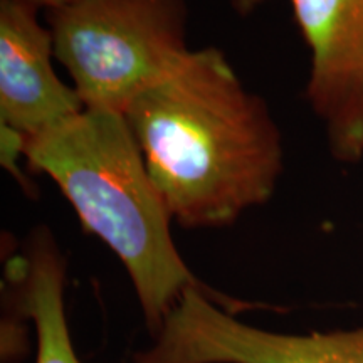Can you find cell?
I'll list each match as a JSON object with an SVG mask.
<instances>
[{
    "mask_svg": "<svg viewBox=\"0 0 363 363\" xmlns=\"http://www.w3.org/2000/svg\"><path fill=\"white\" fill-rule=\"evenodd\" d=\"M172 219L185 229L233 225L274 195L281 131L220 49H195L123 113Z\"/></svg>",
    "mask_w": 363,
    "mask_h": 363,
    "instance_id": "6da1fadb",
    "label": "cell"
},
{
    "mask_svg": "<svg viewBox=\"0 0 363 363\" xmlns=\"http://www.w3.org/2000/svg\"><path fill=\"white\" fill-rule=\"evenodd\" d=\"M27 170L57 185L86 233L123 262L152 337L189 288L212 289L182 259L172 216L145 165L123 113L84 108L27 136Z\"/></svg>",
    "mask_w": 363,
    "mask_h": 363,
    "instance_id": "7a4b0ae2",
    "label": "cell"
},
{
    "mask_svg": "<svg viewBox=\"0 0 363 363\" xmlns=\"http://www.w3.org/2000/svg\"><path fill=\"white\" fill-rule=\"evenodd\" d=\"M45 21L86 108L125 113L192 52L185 0H83Z\"/></svg>",
    "mask_w": 363,
    "mask_h": 363,
    "instance_id": "3957f363",
    "label": "cell"
},
{
    "mask_svg": "<svg viewBox=\"0 0 363 363\" xmlns=\"http://www.w3.org/2000/svg\"><path fill=\"white\" fill-rule=\"evenodd\" d=\"M242 308L214 289H185L155 342L131 363H363V326L276 333L239 321L234 313Z\"/></svg>",
    "mask_w": 363,
    "mask_h": 363,
    "instance_id": "277c9868",
    "label": "cell"
},
{
    "mask_svg": "<svg viewBox=\"0 0 363 363\" xmlns=\"http://www.w3.org/2000/svg\"><path fill=\"white\" fill-rule=\"evenodd\" d=\"M310 49L305 98L325 128L331 157L363 158V0H289Z\"/></svg>",
    "mask_w": 363,
    "mask_h": 363,
    "instance_id": "5b68a950",
    "label": "cell"
},
{
    "mask_svg": "<svg viewBox=\"0 0 363 363\" xmlns=\"http://www.w3.org/2000/svg\"><path fill=\"white\" fill-rule=\"evenodd\" d=\"M39 9L0 0V123L34 136L84 110L54 69V43Z\"/></svg>",
    "mask_w": 363,
    "mask_h": 363,
    "instance_id": "8992f818",
    "label": "cell"
},
{
    "mask_svg": "<svg viewBox=\"0 0 363 363\" xmlns=\"http://www.w3.org/2000/svg\"><path fill=\"white\" fill-rule=\"evenodd\" d=\"M6 278L17 315L34 321L35 363H81L66 320V261L48 227L39 225L26 252L7 262Z\"/></svg>",
    "mask_w": 363,
    "mask_h": 363,
    "instance_id": "52a82bcc",
    "label": "cell"
},
{
    "mask_svg": "<svg viewBox=\"0 0 363 363\" xmlns=\"http://www.w3.org/2000/svg\"><path fill=\"white\" fill-rule=\"evenodd\" d=\"M27 136L6 123H0V162L2 167L16 179L27 197L38 199L39 190L29 179V174L21 169L19 160L24 157Z\"/></svg>",
    "mask_w": 363,
    "mask_h": 363,
    "instance_id": "ba28073f",
    "label": "cell"
},
{
    "mask_svg": "<svg viewBox=\"0 0 363 363\" xmlns=\"http://www.w3.org/2000/svg\"><path fill=\"white\" fill-rule=\"evenodd\" d=\"M19 2L29 4V6L39 9V11L40 9H45L48 12H51V11H59V9L71 7L74 6V4L83 2V0H19Z\"/></svg>",
    "mask_w": 363,
    "mask_h": 363,
    "instance_id": "9c48e42d",
    "label": "cell"
},
{
    "mask_svg": "<svg viewBox=\"0 0 363 363\" xmlns=\"http://www.w3.org/2000/svg\"><path fill=\"white\" fill-rule=\"evenodd\" d=\"M266 2L267 0H230V6H233L234 12L239 13L240 17H247Z\"/></svg>",
    "mask_w": 363,
    "mask_h": 363,
    "instance_id": "30bf717a",
    "label": "cell"
}]
</instances>
